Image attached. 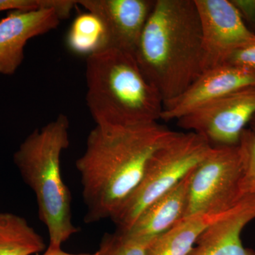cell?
<instances>
[{"mask_svg":"<svg viewBox=\"0 0 255 255\" xmlns=\"http://www.w3.org/2000/svg\"><path fill=\"white\" fill-rule=\"evenodd\" d=\"M174 130L162 124L95 127L76 161L87 211L84 221L112 219L136 189L148 159Z\"/></svg>","mask_w":255,"mask_h":255,"instance_id":"cell-1","label":"cell"},{"mask_svg":"<svg viewBox=\"0 0 255 255\" xmlns=\"http://www.w3.org/2000/svg\"><path fill=\"white\" fill-rule=\"evenodd\" d=\"M134 56L164 105L189 88L203 73L194 0H155Z\"/></svg>","mask_w":255,"mask_h":255,"instance_id":"cell-2","label":"cell"},{"mask_svg":"<svg viewBox=\"0 0 255 255\" xmlns=\"http://www.w3.org/2000/svg\"><path fill=\"white\" fill-rule=\"evenodd\" d=\"M87 107L96 126L129 127L157 123L163 101L135 56L107 48L87 57Z\"/></svg>","mask_w":255,"mask_h":255,"instance_id":"cell-3","label":"cell"},{"mask_svg":"<svg viewBox=\"0 0 255 255\" xmlns=\"http://www.w3.org/2000/svg\"><path fill=\"white\" fill-rule=\"evenodd\" d=\"M70 122L61 114L28 135L13 155L20 175L34 193L48 248H62L80 230L72 221V197L62 177L61 156L70 145Z\"/></svg>","mask_w":255,"mask_h":255,"instance_id":"cell-4","label":"cell"},{"mask_svg":"<svg viewBox=\"0 0 255 255\" xmlns=\"http://www.w3.org/2000/svg\"><path fill=\"white\" fill-rule=\"evenodd\" d=\"M212 147L195 132L174 131L154 151L136 189L111 219L117 230L128 231L147 206L187 177Z\"/></svg>","mask_w":255,"mask_h":255,"instance_id":"cell-5","label":"cell"},{"mask_svg":"<svg viewBox=\"0 0 255 255\" xmlns=\"http://www.w3.org/2000/svg\"><path fill=\"white\" fill-rule=\"evenodd\" d=\"M241 171L239 144L212 147L191 174L184 219L222 214L239 204Z\"/></svg>","mask_w":255,"mask_h":255,"instance_id":"cell-6","label":"cell"},{"mask_svg":"<svg viewBox=\"0 0 255 255\" xmlns=\"http://www.w3.org/2000/svg\"><path fill=\"white\" fill-rule=\"evenodd\" d=\"M255 115V85L201 106L177 121L188 132L201 135L213 147L236 146Z\"/></svg>","mask_w":255,"mask_h":255,"instance_id":"cell-7","label":"cell"},{"mask_svg":"<svg viewBox=\"0 0 255 255\" xmlns=\"http://www.w3.org/2000/svg\"><path fill=\"white\" fill-rule=\"evenodd\" d=\"M202 39L203 73L227 61L255 38L231 0H194Z\"/></svg>","mask_w":255,"mask_h":255,"instance_id":"cell-8","label":"cell"},{"mask_svg":"<svg viewBox=\"0 0 255 255\" xmlns=\"http://www.w3.org/2000/svg\"><path fill=\"white\" fill-rule=\"evenodd\" d=\"M155 0H79L105 25L107 48L135 54Z\"/></svg>","mask_w":255,"mask_h":255,"instance_id":"cell-9","label":"cell"},{"mask_svg":"<svg viewBox=\"0 0 255 255\" xmlns=\"http://www.w3.org/2000/svg\"><path fill=\"white\" fill-rule=\"evenodd\" d=\"M255 85V73L223 64L201 74L182 95L163 106L161 120H178L210 102L245 87Z\"/></svg>","mask_w":255,"mask_h":255,"instance_id":"cell-10","label":"cell"},{"mask_svg":"<svg viewBox=\"0 0 255 255\" xmlns=\"http://www.w3.org/2000/svg\"><path fill=\"white\" fill-rule=\"evenodd\" d=\"M61 20L55 9L11 11L3 18L0 21V75H14L23 63L27 42L55 29Z\"/></svg>","mask_w":255,"mask_h":255,"instance_id":"cell-11","label":"cell"},{"mask_svg":"<svg viewBox=\"0 0 255 255\" xmlns=\"http://www.w3.org/2000/svg\"><path fill=\"white\" fill-rule=\"evenodd\" d=\"M254 219L255 196L243 198L206 228L189 255H255L241 240L242 231Z\"/></svg>","mask_w":255,"mask_h":255,"instance_id":"cell-12","label":"cell"},{"mask_svg":"<svg viewBox=\"0 0 255 255\" xmlns=\"http://www.w3.org/2000/svg\"><path fill=\"white\" fill-rule=\"evenodd\" d=\"M193 170L177 185L147 206L131 227L124 232L152 241L184 219Z\"/></svg>","mask_w":255,"mask_h":255,"instance_id":"cell-13","label":"cell"},{"mask_svg":"<svg viewBox=\"0 0 255 255\" xmlns=\"http://www.w3.org/2000/svg\"><path fill=\"white\" fill-rule=\"evenodd\" d=\"M226 212L194 215L184 218L151 241L148 255H189L206 228Z\"/></svg>","mask_w":255,"mask_h":255,"instance_id":"cell-14","label":"cell"},{"mask_svg":"<svg viewBox=\"0 0 255 255\" xmlns=\"http://www.w3.org/2000/svg\"><path fill=\"white\" fill-rule=\"evenodd\" d=\"M46 249L43 238L24 218L0 213V255H32Z\"/></svg>","mask_w":255,"mask_h":255,"instance_id":"cell-15","label":"cell"},{"mask_svg":"<svg viewBox=\"0 0 255 255\" xmlns=\"http://www.w3.org/2000/svg\"><path fill=\"white\" fill-rule=\"evenodd\" d=\"M67 43L74 53L87 57L107 49L105 25L98 16L89 11L78 15L69 30Z\"/></svg>","mask_w":255,"mask_h":255,"instance_id":"cell-16","label":"cell"},{"mask_svg":"<svg viewBox=\"0 0 255 255\" xmlns=\"http://www.w3.org/2000/svg\"><path fill=\"white\" fill-rule=\"evenodd\" d=\"M150 243L117 230L113 233H106L96 253L97 255H148Z\"/></svg>","mask_w":255,"mask_h":255,"instance_id":"cell-17","label":"cell"},{"mask_svg":"<svg viewBox=\"0 0 255 255\" xmlns=\"http://www.w3.org/2000/svg\"><path fill=\"white\" fill-rule=\"evenodd\" d=\"M242 159L240 195L242 199L255 196V133L245 129L239 142Z\"/></svg>","mask_w":255,"mask_h":255,"instance_id":"cell-18","label":"cell"},{"mask_svg":"<svg viewBox=\"0 0 255 255\" xmlns=\"http://www.w3.org/2000/svg\"><path fill=\"white\" fill-rule=\"evenodd\" d=\"M76 1L73 0H0V12L4 11H32L55 9L63 19L69 17Z\"/></svg>","mask_w":255,"mask_h":255,"instance_id":"cell-19","label":"cell"},{"mask_svg":"<svg viewBox=\"0 0 255 255\" xmlns=\"http://www.w3.org/2000/svg\"><path fill=\"white\" fill-rule=\"evenodd\" d=\"M225 64H231L255 73V38L230 55Z\"/></svg>","mask_w":255,"mask_h":255,"instance_id":"cell-20","label":"cell"},{"mask_svg":"<svg viewBox=\"0 0 255 255\" xmlns=\"http://www.w3.org/2000/svg\"><path fill=\"white\" fill-rule=\"evenodd\" d=\"M248 28L255 34V0H231Z\"/></svg>","mask_w":255,"mask_h":255,"instance_id":"cell-21","label":"cell"},{"mask_svg":"<svg viewBox=\"0 0 255 255\" xmlns=\"http://www.w3.org/2000/svg\"><path fill=\"white\" fill-rule=\"evenodd\" d=\"M42 255H97V253L90 254V253H80V254H74V253H69L63 251L62 248H47L46 251Z\"/></svg>","mask_w":255,"mask_h":255,"instance_id":"cell-22","label":"cell"},{"mask_svg":"<svg viewBox=\"0 0 255 255\" xmlns=\"http://www.w3.org/2000/svg\"><path fill=\"white\" fill-rule=\"evenodd\" d=\"M249 128H248L251 129L252 131L254 132L255 133V115L251 119V122L249 124Z\"/></svg>","mask_w":255,"mask_h":255,"instance_id":"cell-23","label":"cell"}]
</instances>
